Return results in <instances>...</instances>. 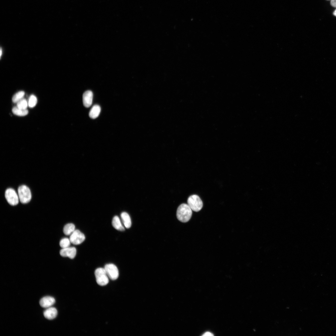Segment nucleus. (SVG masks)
Returning <instances> with one entry per match:
<instances>
[{
	"label": "nucleus",
	"instance_id": "13",
	"mask_svg": "<svg viewBox=\"0 0 336 336\" xmlns=\"http://www.w3.org/2000/svg\"><path fill=\"white\" fill-rule=\"evenodd\" d=\"M112 225L116 229L121 231L125 230V228L122 225L121 221L118 216L114 217L112 220Z\"/></svg>",
	"mask_w": 336,
	"mask_h": 336
},
{
	"label": "nucleus",
	"instance_id": "18",
	"mask_svg": "<svg viewBox=\"0 0 336 336\" xmlns=\"http://www.w3.org/2000/svg\"><path fill=\"white\" fill-rule=\"evenodd\" d=\"M71 242L68 238H64L61 240L59 242V245L62 248H65L70 247Z\"/></svg>",
	"mask_w": 336,
	"mask_h": 336
},
{
	"label": "nucleus",
	"instance_id": "10",
	"mask_svg": "<svg viewBox=\"0 0 336 336\" xmlns=\"http://www.w3.org/2000/svg\"><path fill=\"white\" fill-rule=\"evenodd\" d=\"M93 97V94L91 91H87L84 92L83 96V104L85 107L88 108L91 106Z\"/></svg>",
	"mask_w": 336,
	"mask_h": 336
},
{
	"label": "nucleus",
	"instance_id": "21",
	"mask_svg": "<svg viewBox=\"0 0 336 336\" xmlns=\"http://www.w3.org/2000/svg\"><path fill=\"white\" fill-rule=\"evenodd\" d=\"M330 4L332 7L336 8V0H331Z\"/></svg>",
	"mask_w": 336,
	"mask_h": 336
},
{
	"label": "nucleus",
	"instance_id": "5",
	"mask_svg": "<svg viewBox=\"0 0 336 336\" xmlns=\"http://www.w3.org/2000/svg\"><path fill=\"white\" fill-rule=\"evenodd\" d=\"M104 269L109 278L112 280H115L118 277L119 272L117 267L113 264H106Z\"/></svg>",
	"mask_w": 336,
	"mask_h": 336
},
{
	"label": "nucleus",
	"instance_id": "24",
	"mask_svg": "<svg viewBox=\"0 0 336 336\" xmlns=\"http://www.w3.org/2000/svg\"><path fill=\"white\" fill-rule=\"evenodd\" d=\"M2 49H1V56L2 55Z\"/></svg>",
	"mask_w": 336,
	"mask_h": 336
},
{
	"label": "nucleus",
	"instance_id": "12",
	"mask_svg": "<svg viewBox=\"0 0 336 336\" xmlns=\"http://www.w3.org/2000/svg\"><path fill=\"white\" fill-rule=\"evenodd\" d=\"M121 217L125 227L126 228H130L131 225V221L129 214L125 212H122L121 214Z\"/></svg>",
	"mask_w": 336,
	"mask_h": 336
},
{
	"label": "nucleus",
	"instance_id": "20",
	"mask_svg": "<svg viewBox=\"0 0 336 336\" xmlns=\"http://www.w3.org/2000/svg\"><path fill=\"white\" fill-rule=\"evenodd\" d=\"M28 106V103L27 100L23 98L17 103V107L20 109H27Z\"/></svg>",
	"mask_w": 336,
	"mask_h": 336
},
{
	"label": "nucleus",
	"instance_id": "3",
	"mask_svg": "<svg viewBox=\"0 0 336 336\" xmlns=\"http://www.w3.org/2000/svg\"><path fill=\"white\" fill-rule=\"evenodd\" d=\"M96 280L97 284L101 286L107 285L109 283V278L104 268H99L95 272Z\"/></svg>",
	"mask_w": 336,
	"mask_h": 336
},
{
	"label": "nucleus",
	"instance_id": "16",
	"mask_svg": "<svg viewBox=\"0 0 336 336\" xmlns=\"http://www.w3.org/2000/svg\"><path fill=\"white\" fill-rule=\"evenodd\" d=\"M12 111L14 114L18 116H25L27 115L28 113V111L27 109H20L17 107H14Z\"/></svg>",
	"mask_w": 336,
	"mask_h": 336
},
{
	"label": "nucleus",
	"instance_id": "14",
	"mask_svg": "<svg viewBox=\"0 0 336 336\" xmlns=\"http://www.w3.org/2000/svg\"><path fill=\"white\" fill-rule=\"evenodd\" d=\"M101 111L100 106L97 105H94L89 113V116L92 119L97 118L99 116Z\"/></svg>",
	"mask_w": 336,
	"mask_h": 336
},
{
	"label": "nucleus",
	"instance_id": "8",
	"mask_svg": "<svg viewBox=\"0 0 336 336\" xmlns=\"http://www.w3.org/2000/svg\"><path fill=\"white\" fill-rule=\"evenodd\" d=\"M76 249L74 247H69L62 249L60 251V255L63 257H68L73 259L76 256Z\"/></svg>",
	"mask_w": 336,
	"mask_h": 336
},
{
	"label": "nucleus",
	"instance_id": "15",
	"mask_svg": "<svg viewBox=\"0 0 336 336\" xmlns=\"http://www.w3.org/2000/svg\"><path fill=\"white\" fill-rule=\"evenodd\" d=\"M75 228L74 224L72 223L67 224L64 227V233L67 236L71 235L76 230Z\"/></svg>",
	"mask_w": 336,
	"mask_h": 336
},
{
	"label": "nucleus",
	"instance_id": "23",
	"mask_svg": "<svg viewBox=\"0 0 336 336\" xmlns=\"http://www.w3.org/2000/svg\"><path fill=\"white\" fill-rule=\"evenodd\" d=\"M333 14L335 16H336V10L334 12Z\"/></svg>",
	"mask_w": 336,
	"mask_h": 336
},
{
	"label": "nucleus",
	"instance_id": "1",
	"mask_svg": "<svg viewBox=\"0 0 336 336\" xmlns=\"http://www.w3.org/2000/svg\"><path fill=\"white\" fill-rule=\"evenodd\" d=\"M192 210L188 204H182L178 207L177 216L178 220L183 223L188 222L192 215Z\"/></svg>",
	"mask_w": 336,
	"mask_h": 336
},
{
	"label": "nucleus",
	"instance_id": "2",
	"mask_svg": "<svg viewBox=\"0 0 336 336\" xmlns=\"http://www.w3.org/2000/svg\"><path fill=\"white\" fill-rule=\"evenodd\" d=\"M187 204L193 211L196 212L200 211L203 207L202 201L196 195H191L188 198Z\"/></svg>",
	"mask_w": 336,
	"mask_h": 336
},
{
	"label": "nucleus",
	"instance_id": "19",
	"mask_svg": "<svg viewBox=\"0 0 336 336\" xmlns=\"http://www.w3.org/2000/svg\"><path fill=\"white\" fill-rule=\"evenodd\" d=\"M38 100L36 97L34 95H31L29 99L28 105L30 108L35 107L37 103Z\"/></svg>",
	"mask_w": 336,
	"mask_h": 336
},
{
	"label": "nucleus",
	"instance_id": "17",
	"mask_svg": "<svg viewBox=\"0 0 336 336\" xmlns=\"http://www.w3.org/2000/svg\"><path fill=\"white\" fill-rule=\"evenodd\" d=\"M25 92L23 91L17 92L13 97V102L14 103H17L19 100L23 98Z\"/></svg>",
	"mask_w": 336,
	"mask_h": 336
},
{
	"label": "nucleus",
	"instance_id": "9",
	"mask_svg": "<svg viewBox=\"0 0 336 336\" xmlns=\"http://www.w3.org/2000/svg\"><path fill=\"white\" fill-rule=\"evenodd\" d=\"M55 299L51 296H46L42 298L40 301V305L43 308L47 309L51 307L55 303Z\"/></svg>",
	"mask_w": 336,
	"mask_h": 336
},
{
	"label": "nucleus",
	"instance_id": "7",
	"mask_svg": "<svg viewBox=\"0 0 336 336\" xmlns=\"http://www.w3.org/2000/svg\"><path fill=\"white\" fill-rule=\"evenodd\" d=\"M85 239L84 235L78 230H75L70 235V238L71 243L75 245L81 244Z\"/></svg>",
	"mask_w": 336,
	"mask_h": 336
},
{
	"label": "nucleus",
	"instance_id": "22",
	"mask_svg": "<svg viewBox=\"0 0 336 336\" xmlns=\"http://www.w3.org/2000/svg\"><path fill=\"white\" fill-rule=\"evenodd\" d=\"M202 335L203 336H213L214 335L211 332L208 331L205 332Z\"/></svg>",
	"mask_w": 336,
	"mask_h": 336
},
{
	"label": "nucleus",
	"instance_id": "6",
	"mask_svg": "<svg viewBox=\"0 0 336 336\" xmlns=\"http://www.w3.org/2000/svg\"><path fill=\"white\" fill-rule=\"evenodd\" d=\"M5 197L8 203L13 206L18 205L19 198L16 191L13 189H7L5 192Z\"/></svg>",
	"mask_w": 336,
	"mask_h": 336
},
{
	"label": "nucleus",
	"instance_id": "11",
	"mask_svg": "<svg viewBox=\"0 0 336 336\" xmlns=\"http://www.w3.org/2000/svg\"><path fill=\"white\" fill-rule=\"evenodd\" d=\"M57 313L58 312L56 309L51 307L46 309L44 312L43 314L46 319L51 320L57 317Z\"/></svg>",
	"mask_w": 336,
	"mask_h": 336
},
{
	"label": "nucleus",
	"instance_id": "4",
	"mask_svg": "<svg viewBox=\"0 0 336 336\" xmlns=\"http://www.w3.org/2000/svg\"><path fill=\"white\" fill-rule=\"evenodd\" d=\"M19 199L23 204H27L30 201L31 198V195L29 188L25 185H22L18 188Z\"/></svg>",
	"mask_w": 336,
	"mask_h": 336
}]
</instances>
